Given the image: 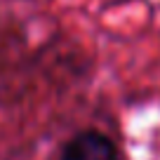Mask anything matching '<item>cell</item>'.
Segmentation results:
<instances>
[{
    "label": "cell",
    "instance_id": "6da1fadb",
    "mask_svg": "<svg viewBox=\"0 0 160 160\" xmlns=\"http://www.w3.org/2000/svg\"><path fill=\"white\" fill-rule=\"evenodd\" d=\"M61 160H118L113 141L99 132H82L66 144Z\"/></svg>",
    "mask_w": 160,
    "mask_h": 160
}]
</instances>
